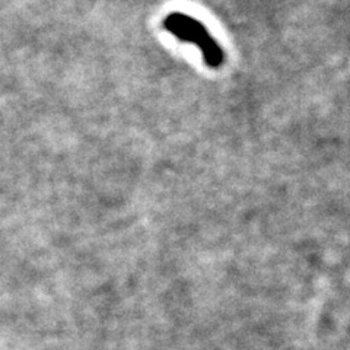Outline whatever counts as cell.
I'll list each match as a JSON object with an SVG mask.
<instances>
[{
    "instance_id": "6da1fadb",
    "label": "cell",
    "mask_w": 350,
    "mask_h": 350,
    "mask_svg": "<svg viewBox=\"0 0 350 350\" xmlns=\"http://www.w3.org/2000/svg\"><path fill=\"white\" fill-rule=\"evenodd\" d=\"M163 28L177 40L194 44L200 50L204 63L211 69H219L224 66V49L219 46L217 41L200 21L183 12H171L163 19Z\"/></svg>"
}]
</instances>
